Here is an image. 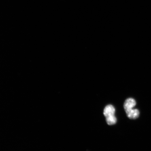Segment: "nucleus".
<instances>
[{
	"label": "nucleus",
	"instance_id": "f257e3e1",
	"mask_svg": "<svg viewBox=\"0 0 151 151\" xmlns=\"http://www.w3.org/2000/svg\"><path fill=\"white\" fill-rule=\"evenodd\" d=\"M115 109L112 105H109L105 107L104 115L106 119L107 124L112 125L116 123L117 119L115 116Z\"/></svg>",
	"mask_w": 151,
	"mask_h": 151
},
{
	"label": "nucleus",
	"instance_id": "f03ea898",
	"mask_svg": "<svg viewBox=\"0 0 151 151\" xmlns=\"http://www.w3.org/2000/svg\"><path fill=\"white\" fill-rule=\"evenodd\" d=\"M136 105L135 100L132 98H129L126 100L124 104V108L125 112L126 111L133 109Z\"/></svg>",
	"mask_w": 151,
	"mask_h": 151
},
{
	"label": "nucleus",
	"instance_id": "7ed1b4c3",
	"mask_svg": "<svg viewBox=\"0 0 151 151\" xmlns=\"http://www.w3.org/2000/svg\"><path fill=\"white\" fill-rule=\"evenodd\" d=\"M126 114L128 118L132 119H135L139 116V111L137 109H132L126 111Z\"/></svg>",
	"mask_w": 151,
	"mask_h": 151
}]
</instances>
